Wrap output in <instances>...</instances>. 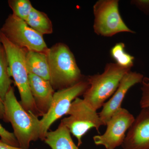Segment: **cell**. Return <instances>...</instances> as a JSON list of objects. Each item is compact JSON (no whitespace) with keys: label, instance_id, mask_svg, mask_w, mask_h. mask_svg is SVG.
Masks as SVG:
<instances>
[{"label":"cell","instance_id":"6da1fadb","mask_svg":"<svg viewBox=\"0 0 149 149\" xmlns=\"http://www.w3.org/2000/svg\"><path fill=\"white\" fill-rule=\"evenodd\" d=\"M4 120L10 122L19 148L29 149L30 143L40 138V122L38 116L27 112L17 101L11 87L3 102Z\"/></svg>","mask_w":149,"mask_h":149},{"label":"cell","instance_id":"7a4b0ae2","mask_svg":"<svg viewBox=\"0 0 149 149\" xmlns=\"http://www.w3.org/2000/svg\"><path fill=\"white\" fill-rule=\"evenodd\" d=\"M47 56L50 70L49 82L54 90L66 89L82 81L86 76L78 67L69 47L58 43L49 48Z\"/></svg>","mask_w":149,"mask_h":149},{"label":"cell","instance_id":"3957f363","mask_svg":"<svg viewBox=\"0 0 149 149\" xmlns=\"http://www.w3.org/2000/svg\"><path fill=\"white\" fill-rule=\"evenodd\" d=\"M0 41L6 54L11 77H13L19 92V102L27 112L38 117L42 116L37 109L30 91L29 73L25 63L27 50L14 45L1 32Z\"/></svg>","mask_w":149,"mask_h":149},{"label":"cell","instance_id":"277c9868","mask_svg":"<svg viewBox=\"0 0 149 149\" xmlns=\"http://www.w3.org/2000/svg\"><path fill=\"white\" fill-rule=\"evenodd\" d=\"M130 70L116 63H107L102 74L88 76L90 86L83 95V100L95 110L102 107L107 100L116 91L123 77Z\"/></svg>","mask_w":149,"mask_h":149},{"label":"cell","instance_id":"5b68a950","mask_svg":"<svg viewBox=\"0 0 149 149\" xmlns=\"http://www.w3.org/2000/svg\"><path fill=\"white\" fill-rule=\"evenodd\" d=\"M97 111L83 99L77 97L71 104L67 114L69 116L62 119L61 122L77 139L78 147L83 143V136L92 128L100 133V128L104 125Z\"/></svg>","mask_w":149,"mask_h":149},{"label":"cell","instance_id":"8992f818","mask_svg":"<svg viewBox=\"0 0 149 149\" xmlns=\"http://www.w3.org/2000/svg\"><path fill=\"white\" fill-rule=\"evenodd\" d=\"M0 32L11 42L19 47L28 51L47 53L49 48L43 35L13 14L8 15Z\"/></svg>","mask_w":149,"mask_h":149},{"label":"cell","instance_id":"52a82bcc","mask_svg":"<svg viewBox=\"0 0 149 149\" xmlns=\"http://www.w3.org/2000/svg\"><path fill=\"white\" fill-rule=\"evenodd\" d=\"M89 86L87 76L72 87L55 92L49 109L40 120V140L44 141L51 125L56 120L67 114L72 102L83 95Z\"/></svg>","mask_w":149,"mask_h":149},{"label":"cell","instance_id":"ba28073f","mask_svg":"<svg viewBox=\"0 0 149 149\" xmlns=\"http://www.w3.org/2000/svg\"><path fill=\"white\" fill-rule=\"evenodd\" d=\"M118 0H99L93 6L95 16L93 29L98 35L111 37L120 32H136L123 20L118 9Z\"/></svg>","mask_w":149,"mask_h":149},{"label":"cell","instance_id":"9c48e42d","mask_svg":"<svg viewBox=\"0 0 149 149\" xmlns=\"http://www.w3.org/2000/svg\"><path fill=\"white\" fill-rule=\"evenodd\" d=\"M135 119L128 110L121 108L107 123V128L102 135L93 137L96 146H102L106 149H115L121 146L126 136V132Z\"/></svg>","mask_w":149,"mask_h":149},{"label":"cell","instance_id":"30bf717a","mask_svg":"<svg viewBox=\"0 0 149 149\" xmlns=\"http://www.w3.org/2000/svg\"><path fill=\"white\" fill-rule=\"evenodd\" d=\"M144 77L143 74L131 70L124 75L116 91L104 104L101 111L98 113L104 125H106L111 116L122 108L123 101L129 89L136 84L142 83Z\"/></svg>","mask_w":149,"mask_h":149},{"label":"cell","instance_id":"8fae6325","mask_svg":"<svg viewBox=\"0 0 149 149\" xmlns=\"http://www.w3.org/2000/svg\"><path fill=\"white\" fill-rule=\"evenodd\" d=\"M123 149H149V108H143L128 130Z\"/></svg>","mask_w":149,"mask_h":149},{"label":"cell","instance_id":"7c38bea8","mask_svg":"<svg viewBox=\"0 0 149 149\" xmlns=\"http://www.w3.org/2000/svg\"><path fill=\"white\" fill-rule=\"evenodd\" d=\"M30 91L36 106L42 116L50 107L55 90L49 81L32 73H29Z\"/></svg>","mask_w":149,"mask_h":149},{"label":"cell","instance_id":"4fadbf2b","mask_svg":"<svg viewBox=\"0 0 149 149\" xmlns=\"http://www.w3.org/2000/svg\"><path fill=\"white\" fill-rule=\"evenodd\" d=\"M44 141L52 149H80L73 142L68 128L61 122L56 130L48 131Z\"/></svg>","mask_w":149,"mask_h":149},{"label":"cell","instance_id":"5bb4252c","mask_svg":"<svg viewBox=\"0 0 149 149\" xmlns=\"http://www.w3.org/2000/svg\"><path fill=\"white\" fill-rule=\"evenodd\" d=\"M47 53L27 50L25 63L28 73L49 81L50 70Z\"/></svg>","mask_w":149,"mask_h":149},{"label":"cell","instance_id":"9a60e30c","mask_svg":"<svg viewBox=\"0 0 149 149\" xmlns=\"http://www.w3.org/2000/svg\"><path fill=\"white\" fill-rule=\"evenodd\" d=\"M25 21L29 27L43 36L52 34L53 31L52 23L47 15L34 8Z\"/></svg>","mask_w":149,"mask_h":149},{"label":"cell","instance_id":"2e32d148","mask_svg":"<svg viewBox=\"0 0 149 149\" xmlns=\"http://www.w3.org/2000/svg\"><path fill=\"white\" fill-rule=\"evenodd\" d=\"M9 68L5 51L2 44L0 45V99L4 101L6 95L11 87Z\"/></svg>","mask_w":149,"mask_h":149},{"label":"cell","instance_id":"e0dca14e","mask_svg":"<svg viewBox=\"0 0 149 149\" xmlns=\"http://www.w3.org/2000/svg\"><path fill=\"white\" fill-rule=\"evenodd\" d=\"M125 49L124 43H116L111 49V56L118 65L124 68L131 69L134 65L135 58L133 56L126 52Z\"/></svg>","mask_w":149,"mask_h":149},{"label":"cell","instance_id":"ac0fdd59","mask_svg":"<svg viewBox=\"0 0 149 149\" xmlns=\"http://www.w3.org/2000/svg\"><path fill=\"white\" fill-rule=\"evenodd\" d=\"M9 6L13 11V14L25 21L33 9L29 0H10Z\"/></svg>","mask_w":149,"mask_h":149},{"label":"cell","instance_id":"d6986e66","mask_svg":"<svg viewBox=\"0 0 149 149\" xmlns=\"http://www.w3.org/2000/svg\"><path fill=\"white\" fill-rule=\"evenodd\" d=\"M141 90L142 96L140 105L141 109L149 108V78L144 77L142 83Z\"/></svg>","mask_w":149,"mask_h":149},{"label":"cell","instance_id":"ffe728a7","mask_svg":"<svg viewBox=\"0 0 149 149\" xmlns=\"http://www.w3.org/2000/svg\"><path fill=\"white\" fill-rule=\"evenodd\" d=\"M0 137L1 140L5 143L12 146L19 148L18 141L13 133L9 132L0 123Z\"/></svg>","mask_w":149,"mask_h":149},{"label":"cell","instance_id":"44dd1931","mask_svg":"<svg viewBox=\"0 0 149 149\" xmlns=\"http://www.w3.org/2000/svg\"><path fill=\"white\" fill-rule=\"evenodd\" d=\"M131 4L146 15H149V0H132Z\"/></svg>","mask_w":149,"mask_h":149},{"label":"cell","instance_id":"7402d4cb","mask_svg":"<svg viewBox=\"0 0 149 149\" xmlns=\"http://www.w3.org/2000/svg\"><path fill=\"white\" fill-rule=\"evenodd\" d=\"M0 149H24L10 146L3 142L0 140Z\"/></svg>","mask_w":149,"mask_h":149},{"label":"cell","instance_id":"603a6c76","mask_svg":"<svg viewBox=\"0 0 149 149\" xmlns=\"http://www.w3.org/2000/svg\"><path fill=\"white\" fill-rule=\"evenodd\" d=\"M5 109L3 102L0 99V119H4Z\"/></svg>","mask_w":149,"mask_h":149},{"label":"cell","instance_id":"cb8c5ba5","mask_svg":"<svg viewBox=\"0 0 149 149\" xmlns=\"http://www.w3.org/2000/svg\"><path fill=\"white\" fill-rule=\"evenodd\" d=\"M1 41H0V45H1Z\"/></svg>","mask_w":149,"mask_h":149}]
</instances>
